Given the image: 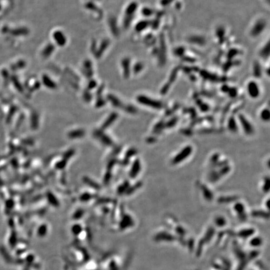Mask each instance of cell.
<instances>
[{
	"label": "cell",
	"mask_w": 270,
	"mask_h": 270,
	"mask_svg": "<svg viewBox=\"0 0 270 270\" xmlns=\"http://www.w3.org/2000/svg\"><path fill=\"white\" fill-rule=\"evenodd\" d=\"M230 96H231V97H234L237 96V89H236L235 88H230L229 89V91L228 93Z\"/></svg>",
	"instance_id": "cell-37"
},
{
	"label": "cell",
	"mask_w": 270,
	"mask_h": 270,
	"mask_svg": "<svg viewBox=\"0 0 270 270\" xmlns=\"http://www.w3.org/2000/svg\"><path fill=\"white\" fill-rule=\"evenodd\" d=\"M172 1L173 0H162L161 4L163 6H166L167 5H168V4L172 2Z\"/></svg>",
	"instance_id": "cell-41"
},
{
	"label": "cell",
	"mask_w": 270,
	"mask_h": 270,
	"mask_svg": "<svg viewBox=\"0 0 270 270\" xmlns=\"http://www.w3.org/2000/svg\"><path fill=\"white\" fill-rule=\"evenodd\" d=\"M43 83L46 86L51 89H54L57 87V84L53 81L51 80L47 75H44L43 76Z\"/></svg>",
	"instance_id": "cell-14"
},
{
	"label": "cell",
	"mask_w": 270,
	"mask_h": 270,
	"mask_svg": "<svg viewBox=\"0 0 270 270\" xmlns=\"http://www.w3.org/2000/svg\"><path fill=\"white\" fill-rule=\"evenodd\" d=\"M201 190H202V193L203 196L204 197V198L206 200H207L208 201H211L213 198V195L212 192L209 190V188L207 187L204 185H203L201 186Z\"/></svg>",
	"instance_id": "cell-16"
},
{
	"label": "cell",
	"mask_w": 270,
	"mask_h": 270,
	"mask_svg": "<svg viewBox=\"0 0 270 270\" xmlns=\"http://www.w3.org/2000/svg\"><path fill=\"white\" fill-rule=\"evenodd\" d=\"M137 101L140 104H142L144 106H147L150 108L156 110H160L163 108L164 105L161 101L157 100H154L153 98H149L147 96L140 95L137 97Z\"/></svg>",
	"instance_id": "cell-1"
},
{
	"label": "cell",
	"mask_w": 270,
	"mask_h": 270,
	"mask_svg": "<svg viewBox=\"0 0 270 270\" xmlns=\"http://www.w3.org/2000/svg\"><path fill=\"white\" fill-rule=\"evenodd\" d=\"M133 16H126L125 20H124V22H123V24H124V27H125V28H128V27H129L133 20Z\"/></svg>",
	"instance_id": "cell-33"
},
{
	"label": "cell",
	"mask_w": 270,
	"mask_h": 270,
	"mask_svg": "<svg viewBox=\"0 0 270 270\" xmlns=\"http://www.w3.org/2000/svg\"><path fill=\"white\" fill-rule=\"evenodd\" d=\"M261 119L264 121H268L270 118V112L269 110L267 108L263 110V111L261 112L260 114Z\"/></svg>",
	"instance_id": "cell-24"
},
{
	"label": "cell",
	"mask_w": 270,
	"mask_h": 270,
	"mask_svg": "<svg viewBox=\"0 0 270 270\" xmlns=\"http://www.w3.org/2000/svg\"><path fill=\"white\" fill-rule=\"evenodd\" d=\"M117 114H116V113H113L111 114V117L108 119V120H107V121H106V123H105V127H107L108 126H109L110 124H111V123H113V121H114V119H116V118H117Z\"/></svg>",
	"instance_id": "cell-34"
},
{
	"label": "cell",
	"mask_w": 270,
	"mask_h": 270,
	"mask_svg": "<svg viewBox=\"0 0 270 270\" xmlns=\"http://www.w3.org/2000/svg\"><path fill=\"white\" fill-rule=\"evenodd\" d=\"M96 82L95 81H90L89 83L88 84V89H91L93 88H95L96 87Z\"/></svg>",
	"instance_id": "cell-40"
},
{
	"label": "cell",
	"mask_w": 270,
	"mask_h": 270,
	"mask_svg": "<svg viewBox=\"0 0 270 270\" xmlns=\"http://www.w3.org/2000/svg\"><path fill=\"white\" fill-rule=\"evenodd\" d=\"M201 76H202L204 79L209 80V81H216L218 80V76L213 75L211 73L207 71H202L201 72Z\"/></svg>",
	"instance_id": "cell-22"
},
{
	"label": "cell",
	"mask_w": 270,
	"mask_h": 270,
	"mask_svg": "<svg viewBox=\"0 0 270 270\" xmlns=\"http://www.w3.org/2000/svg\"><path fill=\"white\" fill-rule=\"evenodd\" d=\"M216 36L219 40V42L221 43V41H223L225 36V29L223 28L220 27L216 29Z\"/></svg>",
	"instance_id": "cell-27"
},
{
	"label": "cell",
	"mask_w": 270,
	"mask_h": 270,
	"mask_svg": "<svg viewBox=\"0 0 270 270\" xmlns=\"http://www.w3.org/2000/svg\"><path fill=\"white\" fill-rule=\"evenodd\" d=\"M218 158H219V155H217V154H216V155H214L212 158H211V161L213 164H216V163L218 162Z\"/></svg>",
	"instance_id": "cell-38"
},
{
	"label": "cell",
	"mask_w": 270,
	"mask_h": 270,
	"mask_svg": "<svg viewBox=\"0 0 270 270\" xmlns=\"http://www.w3.org/2000/svg\"><path fill=\"white\" fill-rule=\"evenodd\" d=\"M108 98L111 100V101L112 102V103L114 105V106L117 107H120L121 106V101H119L118 99H117V98L112 96V95H110L108 96Z\"/></svg>",
	"instance_id": "cell-31"
},
{
	"label": "cell",
	"mask_w": 270,
	"mask_h": 270,
	"mask_svg": "<svg viewBox=\"0 0 270 270\" xmlns=\"http://www.w3.org/2000/svg\"><path fill=\"white\" fill-rule=\"evenodd\" d=\"M234 209L240 217H245L246 216V213H245V206L242 203L237 202L236 203L234 206Z\"/></svg>",
	"instance_id": "cell-9"
},
{
	"label": "cell",
	"mask_w": 270,
	"mask_h": 270,
	"mask_svg": "<svg viewBox=\"0 0 270 270\" xmlns=\"http://www.w3.org/2000/svg\"><path fill=\"white\" fill-rule=\"evenodd\" d=\"M188 41H189V42L191 43L199 45H204L205 43L204 38L203 36H191L190 37L189 39H188Z\"/></svg>",
	"instance_id": "cell-12"
},
{
	"label": "cell",
	"mask_w": 270,
	"mask_h": 270,
	"mask_svg": "<svg viewBox=\"0 0 270 270\" xmlns=\"http://www.w3.org/2000/svg\"><path fill=\"white\" fill-rule=\"evenodd\" d=\"M141 170V163L138 159H136L133 163L131 171L130 172V176L134 178L136 177V176L140 173Z\"/></svg>",
	"instance_id": "cell-7"
},
{
	"label": "cell",
	"mask_w": 270,
	"mask_h": 270,
	"mask_svg": "<svg viewBox=\"0 0 270 270\" xmlns=\"http://www.w3.org/2000/svg\"><path fill=\"white\" fill-rule=\"evenodd\" d=\"M184 52H185V49L183 47H178V48L174 50V54L176 56H178V57L182 56L184 54Z\"/></svg>",
	"instance_id": "cell-35"
},
{
	"label": "cell",
	"mask_w": 270,
	"mask_h": 270,
	"mask_svg": "<svg viewBox=\"0 0 270 270\" xmlns=\"http://www.w3.org/2000/svg\"><path fill=\"white\" fill-rule=\"evenodd\" d=\"M122 66L123 69L124 76L128 78L130 74V60L129 58H124L122 61Z\"/></svg>",
	"instance_id": "cell-8"
},
{
	"label": "cell",
	"mask_w": 270,
	"mask_h": 270,
	"mask_svg": "<svg viewBox=\"0 0 270 270\" xmlns=\"http://www.w3.org/2000/svg\"><path fill=\"white\" fill-rule=\"evenodd\" d=\"M252 215L256 217H261V218H267L268 217V213L266 211H262V210H255L252 212Z\"/></svg>",
	"instance_id": "cell-26"
},
{
	"label": "cell",
	"mask_w": 270,
	"mask_h": 270,
	"mask_svg": "<svg viewBox=\"0 0 270 270\" xmlns=\"http://www.w3.org/2000/svg\"><path fill=\"white\" fill-rule=\"evenodd\" d=\"M109 43H110V41L108 40H105L104 41H103L100 48L98 49V51L96 53V56L97 58H99L101 57V54L103 53L105 50L107 48V47L108 46Z\"/></svg>",
	"instance_id": "cell-15"
},
{
	"label": "cell",
	"mask_w": 270,
	"mask_h": 270,
	"mask_svg": "<svg viewBox=\"0 0 270 270\" xmlns=\"http://www.w3.org/2000/svg\"><path fill=\"white\" fill-rule=\"evenodd\" d=\"M216 222L218 226H221L225 223V220L223 217H218L216 220Z\"/></svg>",
	"instance_id": "cell-36"
},
{
	"label": "cell",
	"mask_w": 270,
	"mask_h": 270,
	"mask_svg": "<svg viewBox=\"0 0 270 270\" xmlns=\"http://www.w3.org/2000/svg\"><path fill=\"white\" fill-rule=\"evenodd\" d=\"M165 123H163V121H160L159 123H158L153 128L154 133H161L163 131V129L165 127Z\"/></svg>",
	"instance_id": "cell-25"
},
{
	"label": "cell",
	"mask_w": 270,
	"mask_h": 270,
	"mask_svg": "<svg viewBox=\"0 0 270 270\" xmlns=\"http://www.w3.org/2000/svg\"><path fill=\"white\" fill-rule=\"evenodd\" d=\"M269 55V42L267 43L263 48L260 51V56L263 59H267Z\"/></svg>",
	"instance_id": "cell-19"
},
{
	"label": "cell",
	"mask_w": 270,
	"mask_h": 270,
	"mask_svg": "<svg viewBox=\"0 0 270 270\" xmlns=\"http://www.w3.org/2000/svg\"><path fill=\"white\" fill-rule=\"evenodd\" d=\"M149 24H150V22L148 21L145 20V21H140V22L138 23V24H136V27H135L136 31L138 32H141V31H143V29L147 28L149 25Z\"/></svg>",
	"instance_id": "cell-17"
},
{
	"label": "cell",
	"mask_w": 270,
	"mask_h": 270,
	"mask_svg": "<svg viewBox=\"0 0 270 270\" xmlns=\"http://www.w3.org/2000/svg\"><path fill=\"white\" fill-rule=\"evenodd\" d=\"M238 119L241 123L243 130L247 135H251L254 133L255 130L252 124L248 121V119L242 114L238 115Z\"/></svg>",
	"instance_id": "cell-3"
},
{
	"label": "cell",
	"mask_w": 270,
	"mask_h": 270,
	"mask_svg": "<svg viewBox=\"0 0 270 270\" xmlns=\"http://www.w3.org/2000/svg\"><path fill=\"white\" fill-rule=\"evenodd\" d=\"M53 38L57 43L60 46H63L66 43V36L60 31H57L53 33Z\"/></svg>",
	"instance_id": "cell-6"
},
{
	"label": "cell",
	"mask_w": 270,
	"mask_h": 270,
	"mask_svg": "<svg viewBox=\"0 0 270 270\" xmlns=\"http://www.w3.org/2000/svg\"><path fill=\"white\" fill-rule=\"evenodd\" d=\"M84 68L85 71V74L87 75L88 77H91L93 74V71H92V66H91V61H88V60H87L84 63Z\"/></svg>",
	"instance_id": "cell-20"
},
{
	"label": "cell",
	"mask_w": 270,
	"mask_h": 270,
	"mask_svg": "<svg viewBox=\"0 0 270 270\" xmlns=\"http://www.w3.org/2000/svg\"><path fill=\"white\" fill-rule=\"evenodd\" d=\"M143 68H144V65L142 63H141V62L136 63L133 67V72L136 74L138 73H140L143 69Z\"/></svg>",
	"instance_id": "cell-30"
},
{
	"label": "cell",
	"mask_w": 270,
	"mask_h": 270,
	"mask_svg": "<svg viewBox=\"0 0 270 270\" xmlns=\"http://www.w3.org/2000/svg\"><path fill=\"white\" fill-rule=\"evenodd\" d=\"M262 74V70L260 64L258 62H255L253 66V75L256 78H260Z\"/></svg>",
	"instance_id": "cell-21"
},
{
	"label": "cell",
	"mask_w": 270,
	"mask_h": 270,
	"mask_svg": "<svg viewBox=\"0 0 270 270\" xmlns=\"http://www.w3.org/2000/svg\"><path fill=\"white\" fill-rule=\"evenodd\" d=\"M192 152L193 147L191 146H186V147H184L178 154H177L176 156H174L172 160H171V163L174 165L181 163L185 161L191 155Z\"/></svg>",
	"instance_id": "cell-2"
},
{
	"label": "cell",
	"mask_w": 270,
	"mask_h": 270,
	"mask_svg": "<svg viewBox=\"0 0 270 270\" xmlns=\"http://www.w3.org/2000/svg\"><path fill=\"white\" fill-rule=\"evenodd\" d=\"M228 128L230 131L233 133H236L238 131V126L237 123L236 122V120L233 117H230L228 121Z\"/></svg>",
	"instance_id": "cell-13"
},
{
	"label": "cell",
	"mask_w": 270,
	"mask_h": 270,
	"mask_svg": "<svg viewBox=\"0 0 270 270\" xmlns=\"http://www.w3.org/2000/svg\"><path fill=\"white\" fill-rule=\"evenodd\" d=\"M270 188V180L269 177H266L264 179V183L263 185V191L264 193H268L269 191Z\"/></svg>",
	"instance_id": "cell-28"
},
{
	"label": "cell",
	"mask_w": 270,
	"mask_h": 270,
	"mask_svg": "<svg viewBox=\"0 0 270 270\" xmlns=\"http://www.w3.org/2000/svg\"><path fill=\"white\" fill-rule=\"evenodd\" d=\"M142 14L144 16H151L153 14V11L149 8H143L142 10Z\"/></svg>",
	"instance_id": "cell-32"
},
{
	"label": "cell",
	"mask_w": 270,
	"mask_h": 270,
	"mask_svg": "<svg viewBox=\"0 0 270 270\" xmlns=\"http://www.w3.org/2000/svg\"><path fill=\"white\" fill-rule=\"evenodd\" d=\"M247 91L251 98H257L260 94L258 84L254 81H250L247 85Z\"/></svg>",
	"instance_id": "cell-5"
},
{
	"label": "cell",
	"mask_w": 270,
	"mask_h": 270,
	"mask_svg": "<svg viewBox=\"0 0 270 270\" xmlns=\"http://www.w3.org/2000/svg\"><path fill=\"white\" fill-rule=\"evenodd\" d=\"M138 8V4L136 2H132L128 6L126 10V16H134V13Z\"/></svg>",
	"instance_id": "cell-11"
},
{
	"label": "cell",
	"mask_w": 270,
	"mask_h": 270,
	"mask_svg": "<svg viewBox=\"0 0 270 270\" xmlns=\"http://www.w3.org/2000/svg\"><path fill=\"white\" fill-rule=\"evenodd\" d=\"M178 121V118L177 117H173V118H171L169 121L167 122L166 123H165V127L166 128H173V126H174L176 125V124L177 123Z\"/></svg>",
	"instance_id": "cell-29"
},
{
	"label": "cell",
	"mask_w": 270,
	"mask_h": 270,
	"mask_svg": "<svg viewBox=\"0 0 270 270\" xmlns=\"http://www.w3.org/2000/svg\"><path fill=\"white\" fill-rule=\"evenodd\" d=\"M54 50V46H53V44H48L47 45L45 49L43 51L42 54L43 56V57L45 58H48L50 56L51 54L53 52V51Z\"/></svg>",
	"instance_id": "cell-18"
},
{
	"label": "cell",
	"mask_w": 270,
	"mask_h": 270,
	"mask_svg": "<svg viewBox=\"0 0 270 270\" xmlns=\"http://www.w3.org/2000/svg\"><path fill=\"white\" fill-rule=\"evenodd\" d=\"M267 27V21L263 19L259 20L256 21L252 27L251 30V35L253 37H257L260 36L263 32Z\"/></svg>",
	"instance_id": "cell-4"
},
{
	"label": "cell",
	"mask_w": 270,
	"mask_h": 270,
	"mask_svg": "<svg viewBox=\"0 0 270 270\" xmlns=\"http://www.w3.org/2000/svg\"><path fill=\"white\" fill-rule=\"evenodd\" d=\"M238 197L235 196H221L218 199V202L219 203H230L237 201Z\"/></svg>",
	"instance_id": "cell-10"
},
{
	"label": "cell",
	"mask_w": 270,
	"mask_h": 270,
	"mask_svg": "<svg viewBox=\"0 0 270 270\" xmlns=\"http://www.w3.org/2000/svg\"><path fill=\"white\" fill-rule=\"evenodd\" d=\"M141 186V183H138L136 184V185H135V187H133V188H131V189H130V188L129 190H128V192H129V193H131L134 192V191H135V190H136V188H140Z\"/></svg>",
	"instance_id": "cell-39"
},
{
	"label": "cell",
	"mask_w": 270,
	"mask_h": 270,
	"mask_svg": "<svg viewBox=\"0 0 270 270\" xmlns=\"http://www.w3.org/2000/svg\"><path fill=\"white\" fill-rule=\"evenodd\" d=\"M221 177L220 174L219 173V172H218V171H213L211 173H210L209 175V181L215 183Z\"/></svg>",
	"instance_id": "cell-23"
}]
</instances>
